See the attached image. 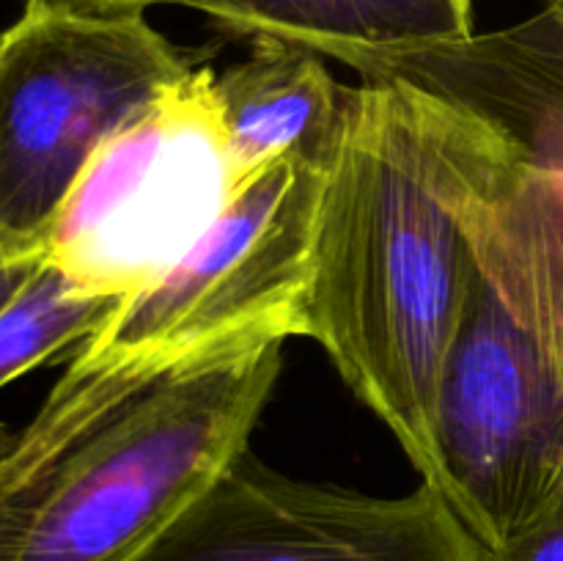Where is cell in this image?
<instances>
[{
	"instance_id": "1",
	"label": "cell",
	"mask_w": 563,
	"mask_h": 561,
	"mask_svg": "<svg viewBox=\"0 0 563 561\" xmlns=\"http://www.w3.org/2000/svg\"><path fill=\"white\" fill-rule=\"evenodd\" d=\"M476 251L410 88H344L324 163L302 336L434 482V405Z\"/></svg>"
},
{
	"instance_id": "2",
	"label": "cell",
	"mask_w": 563,
	"mask_h": 561,
	"mask_svg": "<svg viewBox=\"0 0 563 561\" xmlns=\"http://www.w3.org/2000/svg\"><path fill=\"white\" fill-rule=\"evenodd\" d=\"M284 339L69 366L0 449V561H135L247 449Z\"/></svg>"
},
{
	"instance_id": "3",
	"label": "cell",
	"mask_w": 563,
	"mask_h": 561,
	"mask_svg": "<svg viewBox=\"0 0 563 561\" xmlns=\"http://www.w3.org/2000/svg\"><path fill=\"white\" fill-rule=\"evenodd\" d=\"M196 66L143 11L25 3L0 33V240L44 248L97 148Z\"/></svg>"
},
{
	"instance_id": "4",
	"label": "cell",
	"mask_w": 563,
	"mask_h": 561,
	"mask_svg": "<svg viewBox=\"0 0 563 561\" xmlns=\"http://www.w3.org/2000/svg\"><path fill=\"white\" fill-rule=\"evenodd\" d=\"M234 196L214 72L196 66L97 148L44 237V258L124 300L174 267Z\"/></svg>"
},
{
	"instance_id": "5",
	"label": "cell",
	"mask_w": 563,
	"mask_h": 561,
	"mask_svg": "<svg viewBox=\"0 0 563 561\" xmlns=\"http://www.w3.org/2000/svg\"><path fill=\"white\" fill-rule=\"evenodd\" d=\"M324 165L280 157L242 182L201 240L132 292L71 358L174 361L247 336H302Z\"/></svg>"
},
{
	"instance_id": "6",
	"label": "cell",
	"mask_w": 563,
	"mask_h": 561,
	"mask_svg": "<svg viewBox=\"0 0 563 561\" xmlns=\"http://www.w3.org/2000/svg\"><path fill=\"white\" fill-rule=\"evenodd\" d=\"M434 471L495 548L563 490V355L509 311L476 258L434 405Z\"/></svg>"
},
{
	"instance_id": "7",
	"label": "cell",
	"mask_w": 563,
	"mask_h": 561,
	"mask_svg": "<svg viewBox=\"0 0 563 561\" xmlns=\"http://www.w3.org/2000/svg\"><path fill=\"white\" fill-rule=\"evenodd\" d=\"M135 561H484L438 487L377 498L242 451Z\"/></svg>"
},
{
	"instance_id": "8",
	"label": "cell",
	"mask_w": 563,
	"mask_h": 561,
	"mask_svg": "<svg viewBox=\"0 0 563 561\" xmlns=\"http://www.w3.org/2000/svg\"><path fill=\"white\" fill-rule=\"evenodd\" d=\"M363 80H394L478 127L563 163V0L489 33L355 53Z\"/></svg>"
},
{
	"instance_id": "9",
	"label": "cell",
	"mask_w": 563,
	"mask_h": 561,
	"mask_svg": "<svg viewBox=\"0 0 563 561\" xmlns=\"http://www.w3.org/2000/svg\"><path fill=\"white\" fill-rule=\"evenodd\" d=\"M229 141L234 190L280 157L324 165L333 152L344 108L317 53L280 42H253V53L214 75Z\"/></svg>"
},
{
	"instance_id": "10",
	"label": "cell",
	"mask_w": 563,
	"mask_h": 561,
	"mask_svg": "<svg viewBox=\"0 0 563 561\" xmlns=\"http://www.w3.org/2000/svg\"><path fill=\"white\" fill-rule=\"evenodd\" d=\"M223 31L344 61L473 36L471 0H170Z\"/></svg>"
},
{
	"instance_id": "11",
	"label": "cell",
	"mask_w": 563,
	"mask_h": 561,
	"mask_svg": "<svg viewBox=\"0 0 563 561\" xmlns=\"http://www.w3.org/2000/svg\"><path fill=\"white\" fill-rule=\"evenodd\" d=\"M119 302L80 289L44 258L20 295L0 311V388L42 363L75 355ZM9 438V427L0 421V449Z\"/></svg>"
},
{
	"instance_id": "12",
	"label": "cell",
	"mask_w": 563,
	"mask_h": 561,
	"mask_svg": "<svg viewBox=\"0 0 563 561\" xmlns=\"http://www.w3.org/2000/svg\"><path fill=\"white\" fill-rule=\"evenodd\" d=\"M484 561H563V490L504 542L484 548Z\"/></svg>"
},
{
	"instance_id": "13",
	"label": "cell",
	"mask_w": 563,
	"mask_h": 561,
	"mask_svg": "<svg viewBox=\"0 0 563 561\" xmlns=\"http://www.w3.org/2000/svg\"><path fill=\"white\" fill-rule=\"evenodd\" d=\"M42 262L44 248L0 240V311L20 295V289L42 267Z\"/></svg>"
},
{
	"instance_id": "14",
	"label": "cell",
	"mask_w": 563,
	"mask_h": 561,
	"mask_svg": "<svg viewBox=\"0 0 563 561\" xmlns=\"http://www.w3.org/2000/svg\"><path fill=\"white\" fill-rule=\"evenodd\" d=\"M25 3L60 6V9L82 11V14H132V11H146L148 6L170 3V0H25Z\"/></svg>"
}]
</instances>
